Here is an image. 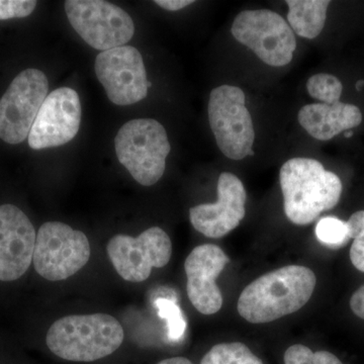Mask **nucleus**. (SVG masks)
Returning a JSON list of instances; mask_svg holds the SVG:
<instances>
[{
    "label": "nucleus",
    "mask_w": 364,
    "mask_h": 364,
    "mask_svg": "<svg viewBox=\"0 0 364 364\" xmlns=\"http://www.w3.org/2000/svg\"><path fill=\"white\" fill-rule=\"evenodd\" d=\"M287 21L294 33L304 39L317 38L324 28L327 9L331 2L327 0H287Z\"/></svg>",
    "instance_id": "17"
},
{
    "label": "nucleus",
    "mask_w": 364,
    "mask_h": 364,
    "mask_svg": "<svg viewBox=\"0 0 364 364\" xmlns=\"http://www.w3.org/2000/svg\"><path fill=\"white\" fill-rule=\"evenodd\" d=\"M317 279L301 265H287L254 280L243 289L237 304L242 318L252 324L279 320L301 310L310 301Z\"/></svg>",
    "instance_id": "1"
},
{
    "label": "nucleus",
    "mask_w": 364,
    "mask_h": 364,
    "mask_svg": "<svg viewBox=\"0 0 364 364\" xmlns=\"http://www.w3.org/2000/svg\"><path fill=\"white\" fill-rule=\"evenodd\" d=\"M114 148L119 163L144 186L161 179L171 150L166 130L153 119H132L124 124L114 138Z\"/></svg>",
    "instance_id": "4"
},
{
    "label": "nucleus",
    "mask_w": 364,
    "mask_h": 364,
    "mask_svg": "<svg viewBox=\"0 0 364 364\" xmlns=\"http://www.w3.org/2000/svg\"><path fill=\"white\" fill-rule=\"evenodd\" d=\"M157 6L169 11H177L193 4V0H156Z\"/></svg>",
    "instance_id": "26"
},
{
    "label": "nucleus",
    "mask_w": 364,
    "mask_h": 364,
    "mask_svg": "<svg viewBox=\"0 0 364 364\" xmlns=\"http://www.w3.org/2000/svg\"><path fill=\"white\" fill-rule=\"evenodd\" d=\"M231 33L267 65L291 63L296 49V36L280 14L269 9L241 11L235 18Z\"/></svg>",
    "instance_id": "7"
},
{
    "label": "nucleus",
    "mask_w": 364,
    "mask_h": 364,
    "mask_svg": "<svg viewBox=\"0 0 364 364\" xmlns=\"http://www.w3.org/2000/svg\"><path fill=\"white\" fill-rule=\"evenodd\" d=\"M200 364H264L245 344L240 342L215 345Z\"/></svg>",
    "instance_id": "18"
},
{
    "label": "nucleus",
    "mask_w": 364,
    "mask_h": 364,
    "mask_svg": "<svg viewBox=\"0 0 364 364\" xmlns=\"http://www.w3.org/2000/svg\"><path fill=\"white\" fill-rule=\"evenodd\" d=\"M350 308L352 312L358 317L364 320V284L359 287L358 291L352 294L350 299Z\"/></svg>",
    "instance_id": "25"
},
{
    "label": "nucleus",
    "mask_w": 364,
    "mask_h": 364,
    "mask_svg": "<svg viewBox=\"0 0 364 364\" xmlns=\"http://www.w3.org/2000/svg\"><path fill=\"white\" fill-rule=\"evenodd\" d=\"M349 238L353 239L350 260L353 267L364 272V210H358L347 222Z\"/></svg>",
    "instance_id": "23"
},
{
    "label": "nucleus",
    "mask_w": 364,
    "mask_h": 364,
    "mask_svg": "<svg viewBox=\"0 0 364 364\" xmlns=\"http://www.w3.org/2000/svg\"><path fill=\"white\" fill-rule=\"evenodd\" d=\"M284 359L286 364H343L330 352H313L309 347L301 344L289 347Z\"/></svg>",
    "instance_id": "22"
},
{
    "label": "nucleus",
    "mask_w": 364,
    "mask_h": 364,
    "mask_svg": "<svg viewBox=\"0 0 364 364\" xmlns=\"http://www.w3.org/2000/svg\"><path fill=\"white\" fill-rule=\"evenodd\" d=\"M123 326L107 314L71 315L59 318L48 330L46 342L58 358L91 363L111 355L123 343Z\"/></svg>",
    "instance_id": "3"
},
{
    "label": "nucleus",
    "mask_w": 364,
    "mask_h": 364,
    "mask_svg": "<svg viewBox=\"0 0 364 364\" xmlns=\"http://www.w3.org/2000/svg\"><path fill=\"white\" fill-rule=\"evenodd\" d=\"M245 93L238 86L221 85L212 90L208 112L218 147L232 160L254 155L255 131L245 105Z\"/></svg>",
    "instance_id": "5"
},
{
    "label": "nucleus",
    "mask_w": 364,
    "mask_h": 364,
    "mask_svg": "<svg viewBox=\"0 0 364 364\" xmlns=\"http://www.w3.org/2000/svg\"><path fill=\"white\" fill-rule=\"evenodd\" d=\"M90 258V244L83 232L60 222L45 223L40 228L33 263L45 279H69L85 267Z\"/></svg>",
    "instance_id": "6"
},
{
    "label": "nucleus",
    "mask_w": 364,
    "mask_h": 364,
    "mask_svg": "<svg viewBox=\"0 0 364 364\" xmlns=\"http://www.w3.org/2000/svg\"><path fill=\"white\" fill-rule=\"evenodd\" d=\"M316 236L321 243L329 246H341L350 239L347 222L335 217L321 219L316 226Z\"/></svg>",
    "instance_id": "21"
},
{
    "label": "nucleus",
    "mask_w": 364,
    "mask_h": 364,
    "mask_svg": "<svg viewBox=\"0 0 364 364\" xmlns=\"http://www.w3.org/2000/svg\"><path fill=\"white\" fill-rule=\"evenodd\" d=\"M81 123L78 93L70 87H60L48 95L28 135L33 150L59 147L77 135Z\"/></svg>",
    "instance_id": "12"
},
{
    "label": "nucleus",
    "mask_w": 364,
    "mask_h": 364,
    "mask_svg": "<svg viewBox=\"0 0 364 364\" xmlns=\"http://www.w3.org/2000/svg\"><path fill=\"white\" fill-rule=\"evenodd\" d=\"M158 315L165 318L168 329V338L177 342L183 338L186 330V321L181 308L171 299L159 298L155 301Z\"/></svg>",
    "instance_id": "20"
},
{
    "label": "nucleus",
    "mask_w": 364,
    "mask_h": 364,
    "mask_svg": "<svg viewBox=\"0 0 364 364\" xmlns=\"http://www.w3.org/2000/svg\"><path fill=\"white\" fill-rule=\"evenodd\" d=\"M353 134H352V132H347L346 134H345V138H350Z\"/></svg>",
    "instance_id": "29"
},
{
    "label": "nucleus",
    "mask_w": 364,
    "mask_h": 364,
    "mask_svg": "<svg viewBox=\"0 0 364 364\" xmlns=\"http://www.w3.org/2000/svg\"><path fill=\"white\" fill-rule=\"evenodd\" d=\"M247 193L235 174L223 172L218 181V202L189 210L191 225L208 238H222L239 226L245 217Z\"/></svg>",
    "instance_id": "13"
},
{
    "label": "nucleus",
    "mask_w": 364,
    "mask_h": 364,
    "mask_svg": "<svg viewBox=\"0 0 364 364\" xmlns=\"http://www.w3.org/2000/svg\"><path fill=\"white\" fill-rule=\"evenodd\" d=\"M69 23L86 44L109 51L130 42L135 25L128 13L104 0H67Z\"/></svg>",
    "instance_id": "8"
},
{
    "label": "nucleus",
    "mask_w": 364,
    "mask_h": 364,
    "mask_svg": "<svg viewBox=\"0 0 364 364\" xmlns=\"http://www.w3.org/2000/svg\"><path fill=\"white\" fill-rule=\"evenodd\" d=\"M37 1L32 0H0V21L26 18L32 14Z\"/></svg>",
    "instance_id": "24"
},
{
    "label": "nucleus",
    "mask_w": 364,
    "mask_h": 364,
    "mask_svg": "<svg viewBox=\"0 0 364 364\" xmlns=\"http://www.w3.org/2000/svg\"><path fill=\"white\" fill-rule=\"evenodd\" d=\"M95 73L112 104L134 105L147 97V74L142 55L135 47L122 46L100 53Z\"/></svg>",
    "instance_id": "11"
},
{
    "label": "nucleus",
    "mask_w": 364,
    "mask_h": 364,
    "mask_svg": "<svg viewBox=\"0 0 364 364\" xmlns=\"http://www.w3.org/2000/svg\"><path fill=\"white\" fill-rule=\"evenodd\" d=\"M306 90L314 100L322 102L321 104L333 105L340 102L343 85L336 76L318 73L309 79Z\"/></svg>",
    "instance_id": "19"
},
{
    "label": "nucleus",
    "mask_w": 364,
    "mask_h": 364,
    "mask_svg": "<svg viewBox=\"0 0 364 364\" xmlns=\"http://www.w3.org/2000/svg\"><path fill=\"white\" fill-rule=\"evenodd\" d=\"M298 119L309 135L316 140L328 141L358 127L363 122V114L356 105L341 102L311 104L299 109Z\"/></svg>",
    "instance_id": "16"
},
{
    "label": "nucleus",
    "mask_w": 364,
    "mask_h": 364,
    "mask_svg": "<svg viewBox=\"0 0 364 364\" xmlns=\"http://www.w3.org/2000/svg\"><path fill=\"white\" fill-rule=\"evenodd\" d=\"M35 228L28 215L14 205H0V280L21 279L35 251Z\"/></svg>",
    "instance_id": "14"
},
{
    "label": "nucleus",
    "mask_w": 364,
    "mask_h": 364,
    "mask_svg": "<svg viewBox=\"0 0 364 364\" xmlns=\"http://www.w3.org/2000/svg\"><path fill=\"white\" fill-rule=\"evenodd\" d=\"M107 252L122 279L141 282L149 279L153 267L162 268L168 264L172 244L164 230L152 227L136 238L116 235L107 243Z\"/></svg>",
    "instance_id": "10"
},
{
    "label": "nucleus",
    "mask_w": 364,
    "mask_h": 364,
    "mask_svg": "<svg viewBox=\"0 0 364 364\" xmlns=\"http://www.w3.org/2000/svg\"><path fill=\"white\" fill-rule=\"evenodd\" d=\"M48 90L47 76L38 69H26L14 79L0 98L1 140L16 145L28 138Z\"/></svg>",
    "instance_id": "9"
},
{
    "label": "nucleus",
    "mask_w": 364,
    "mask_h": 364,
    "mask_svg": "<svg viewBox=\"0 0 364 364\" xmlns=\"http://www.w3.org/2000/svg\"><path fill=\"white\" fill-rule=\"evenodd\" d=\"M229 262L219 246L203 244L189 253L184 262L189 301L203 315H214L223 306V296L215 279Z\"/></svg>",
    "instance_id": "15"
},
{
    "label": "nucleus",
    "mask_w": 364,
    "mask_h": 364,
    "mask_svg": "<svg viewBox=\"0 0 364 364\" xmlns=\"http://www.w3.org/2000/svg\"><path fill=\"white\" fill-rule=\"evenodd\" d=\"M158 364H193L188 358H173L165 359V360L160 361Z\"/></svg>",
    "instance_id": "27"
},
{
    "label": "nucleus",
    "mask_w": 364,
    "mask_h": 364,
    "mask_svg": "<svg viewBox=\"0 0 364 364\" xmlns=\"http://www.w3.org/2000/svg\"><path fill=\"white\" fill-rule=\"evenodd\" d=\"M364 86V80H359L358 83H356V90H361Z\"/></svg>",
    "instance_id": "28"
},
{
    "label": "nucleus",
    "mask_w": 364,
    "mask_h": 364,
    "mask_svg": "<svg viewBox=\"0 0 364 364\" xmlns=\"http://www.w3.org/2000/svg\"><path fill=\"white\" fill-rule=\"evenodd\" d=\"M284 213L294 225L306 226L336 207L342 195V182L336 174L311 158L287 160L279 172Z\"/></svg>",
    "instance_id": "2"
}]
</instances>
